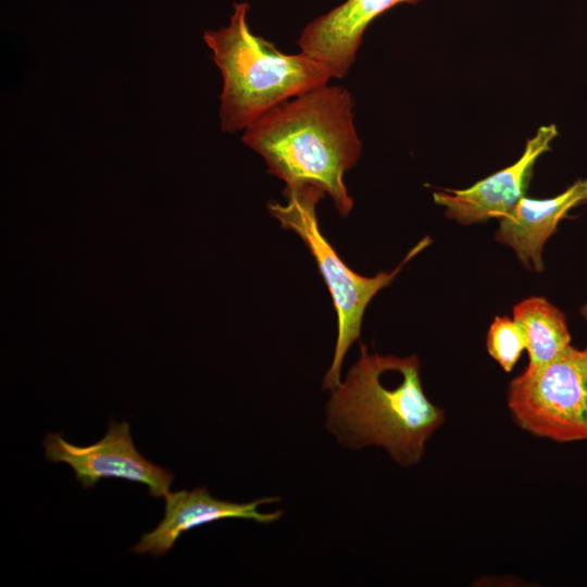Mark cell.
I'll return each mask as SVG.
<instances>
[{
	"instance_id": "obj_1",
	"label": "cell",
	"mask_w": 587,
	"mask_h": 587,
	"mask_svg": "<svg viewBox=\"0 0 587 587\" xmlns=\"http://www.w3.org/2000/svg\"><path fill=\"white\" fill-rule=\"evenodd\" d=\"M353 107L347 89L326 84L270 110L243 130L241 140L285 182L286 191L315 187L346 217L353 200L344 175L362 151Z\"/></svg>"
},
{
	"instance_id": "obj_2",
	"label": "cell",
	"mask_w": 587,
	"mask_h": 587,
	"mask_svg": "<svg viewBox=\"0 0 587 587\" xmlns=\"http://www.w3.org/2000/svg\"><path fill=\"white\" fill-rule=\"evenodd\" d=\"M326 428L349 448L378 446L402 466L417 463L425 442L445 422L442 409L426 397L416 355L360 357L334 390L326 409Z\"/></svg>"
},
{
	"instance_id": "obj_3",
	"label": "cell",
	"mask_w": 587,
	"mask_h": 587,
	"mask_svg": "<svg viewBox=\"0 0 587 587\" xmlns=\"http://www.w3.org/2000/svg\"><path fill=\"white\" fill-rule=\"evenodd\" d=\"M250 5L235 2L229 23L203 34L221 72L220 120L223 132L245 130L278 104L326 85L328 68L300 52L287 54L254 35L248 25Z\"/></svg>"
},
{
	"instance_id": "obj_4",
	"label": "cell",
	"mask_w": 587,
	"mask_h": 587,
	"mask_svg": "<svg viewBox=\"0 0 587 587\" xmlns=\"http://www.w3.org/2000/svg\"><path fill=\"white\" fill-rule=\"evenodd\" d=\"M284 193L287 202L282 204L271 201L267 204L268 213L283 228L295 232L303 240L317 264L337 313L335 352L323 379V389L332 391L340 384V370L347 351L360 339L366 307L380 289L396 278L410 259L429 245L430 239L421 240L391 272H379L373 277H364L345 264L320 230L315 207L325 193L315 187L284 190Z\"/></svg>"
},
{
	"instance_id": "obj_5",
	"label": "cell",
	"mask_w": 587,
	"mask_h": 587,
	"mask_svg": "<svg viewBox=\"0 0 587 587\" xmlns=\"http://www.w3.org/2000/svg\"><path fill=\"white\" fill-rule=\"evenodd\" d=\"M508 407L527 433L564 444L587 440V358L570 346L555 359L527 365L508 388Z\"/></svg>"
},
{
	"instance_id": "obj_6",
	"label": "cell",
	"mask_w": 587,
	"mask_h": 587,
	"mask_svg": "<svg viewBox=\"0 0 587 587\" xmlns=\"http://www.w3.org/2000/svg\"><path fill=\"white\" fill-rule=\"evenodd\" d=\"M43 448L46 459L70 465L84 488H92L104 478H117L147 486L154 498H165L170 492L172 472L136 449L126 422L111 420L105 435L85 447L66 441L60 434H47Z\"/></svg>"
},
{
	"instance_id": "obj_7",
	"label": "cell",
	"mask_w": 587,
	"mask_h": 587,
	"mask_svg": "<svg viewBox=\"0 0 587 587\" xmlns=\"http://www.w3.org/2000/svg\"><path fill=\"white\" fill-rule=\"evenodd\" d=\"M557 136L555 125L539 127L515 163L469 188L437 190L433 193L434 201L446 209L449 218L463 225L505 216L525 197L536 160L550 150Z\"/></svg>"
},
{
	"instance_id": "obj_8",
	"label": "cell",
	"mask_w": 587,
	"mask_h": 587,
	"mask_svg": "<svg viewBox=\"0 0 587 587\" xmlns=\"http://www.w3.org/2000/svg\"><path fill=\"white\" fill-rule=\"evenodd\" d=\"M279 500V497H264L246 503L230 502L214 498L205 487L168 492L165 497L164 517L154 529L141 536L133 551L162 557L183 533L223 519H246L260 524H272L283 516V511L262 513L258 508Z\"/></svg>"
},
{
	"instance_id": "obj_9",
	"label": "cell",
	"mask_w": 587,
	"mask_h": 587,
	"mask_svg": "<svg viewBox=\"0 0 587 587\" xmlns=\"http://www.w3.org/2000/svg\"><path fill=\"white\" fill-rule=\"evenodd\" d=\"M420 0H346L309 22L298 39L301 51L317 59L332 78H342L354 63L367 26L378 15L400 4Z\"/></svg>"
},
{
	"instance_id": "obj_10",
	"label": "cell",
	"mask_w": 587,
	"mask_h": 587,
	"mask_svg": "<svg viewBox=\"0 0 587 587\" xmlns=\"http://www.w3.org/2000/svg\"><path fill=\"white\" fill-rule=\"evenodd\" d=\"M587 202V179H577L553 198L523 197L510 213L499 218L495 239L514 250L526 268L541 272L542 248L559 223L575 207Z\"/></svg>"
},
{
	"instance_id": "obj_11",
	"label": "cell",
	"mask_w": 587,
	"mask_h": 587,
	"mask_svg": "<svg viewBox=\"0 0 587 587\" xmlns=\"http://www.w3.org/2000/svg\"><path fill=\"white\" fill-rule=\"evenodd\" d=\"M513 320L524 334L528 365L547 363L571 346L565 315L542 297H530L515 304Z\"/></svg>"
},
{
	"instance_id": "obj_12",
	"label": "cell",
	"mask_w": 587,
	"mask_h": 587,
	"mask_svg": "<svg viewBox=\"0 0 587 587\" xmlns=\"http://www.w3.org/2000/svg\"><path fill=\"white\" fill-rule=\"evenodd\" d=\"M486 347L490 357L507 373L526 350V340L519 324L508 316H496L489 326Z\"/></svg>"
},
{
	"instance_id": "obj_13",
	"label": "cell",
	"mask_w": 587,
	"mask_h": 587,
	"mask_svg": "<svg viewBox=\"0 0 587 587\" xmlns=\"http://www.w3.org/2000/svg\"><path fill=\"white\" fill-rule=\"evenodd\" d=\"M580 315L584 317V320L587 322V302L582 305L579 309ZM585 355L587 358V347L584 349Z\"/></svg>"
}]
</instances>
